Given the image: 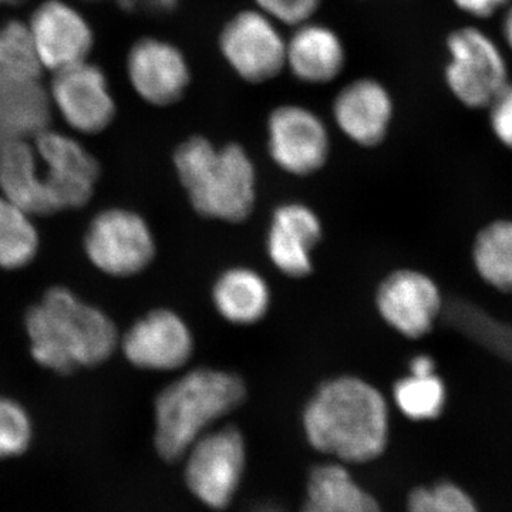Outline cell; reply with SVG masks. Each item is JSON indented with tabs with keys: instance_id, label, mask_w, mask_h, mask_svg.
I'll return each mask as SVG.
<instances>
[{
	"instance_id": "6da1fadb",
	"label": "cell",
	"mask_w": 512,
	"mask_h": 512,
	"mask_svg": "<svg viewBox=\"0 0 512 512\" xmlns=\"http://www.w3.org/2000/svg\"><path fill=\"white\" fill-rule=\"evenodd\" d=\"M30 355L57 375L106 363L120 345L116 323L66 286H52L25 315Z\"/></svg>"
},
{
	"instance_id": "7a4b0ae2",
	"label": "cell",
	"mask_w": 512,
	"mask_h": 512,
	"mask_svg": "<svg viewBox=\"0 0 512 512\" xmlns=\"http://www.w3.org/2000/svg\"><path fill=\"white\" fill-rule=\"evenodd\" d=\"M306 439L345 463H369L389 443V407L372 384L342 376L319 387L303 410Z\"/></svg>"
},
{
	"instance_id": "3957f363",
	"label": "cell",
	"mask_w": 512,
	"mask_h": 512,
	"mask_svg": "<svg viewBox=\"0 0 512 512\" xmlns=\"http://www.w3.org/2000/svg\"><path fill=\"white\" fill-rule=\"evenodd\" d=\"M247 397L235 373L197 369L168 384L154 403V447L167 463L183 460L212 424L238 409Z\"/></svg>"
},
{
	"instance_id": "277c9868",
	"label": "cell",
	"mask_w": 512,
	"mask_h": 512,
	"mask_svg": "<svg viewBox=\"0 0 512 512\" xmlns=\"http://www.w3.org/2000/svg\"><path fill=\"white\" fill-rule=\"evenodd\" d=\"M178 178L192 207L207 218L247 220L255 204V167L238 144L217 148L208 138H188L174 153Z\"/></svg>"
},
{
	"instance_id": "5b68a950",
	"label": "cell",
	"mask_w": 512,
	"mask_h": 512,
	"mask_svg": "<svg viewBox=\"0 0 512 512\" xmlns=\"http://www.w3.org/2000/svg\"><path fill=\"white\" fill-rule=\"evenodd\" d=\"M37 180L53 214L80 210L92 201L100 178L97 158L76 138L47 128L32 140Z\"/></svg>"
},
{
	"instance_id": "8992f818",
	"label": "cell",
	"mask_w": 512,
	"mask_h": 512,
	"mask_svg": "<svg viewBox=\"0 0 512 512\" xmlns=\"http://www.w3.org/2000/svg\"><path fill=\"white\" fill-rule=\"evenodd\" d=\"M448 90L468 109H488L510 83L508 66L497 43L484 30L464 26L447 36Z\"/></svg>"
},
{
	"instance_id": "52a82bcc",
	"label": "cell",
	"mask_w": 512,
	"mask_h": 512,
	"mask_svg": "<svg viewBox=\"0 0 512 512\" xmlns=\"http://www.w3.org/2000/svg\"><path fill=\"white\" fill-rule=\"evenodd\" d=\"M184 458L188 490L212 510H225L244 476L247 447L241 431L232 426L207 431Z\"/></svg>"
},
{
	"instance_id": "ba28073f",
	"label": "cell",
	"mask_w": 512,
	"mask_h": 512,
	"mask_svg": "<svg viewBox=\"0 0 512 512\" xmlns=\"http://www.w3.org/2000/svg\"><path fill=\"white\" fill-rule=\"evenodd\" d=\"M83 248L94 268L114 278L140 274L156 255L150 225L126 208H107L94 215L84 234Z\"/></svg>"
},
{
	"instance_id": "9c48e42d",
	"label": "cell",
	"mask_w": 512,
	"mask_h": 512,
	"mask_svg": "<svg viewBox=\"0 0 512 512\" xmlns=\"http://www.w3.org/2000/svg\"><path fill=\"white\" fill-rule=\"evenodd\" d=\"M274 22L261 10H242L222 29V56L245 82H268L286 66V40Z\"/></svg>"
},
{
	"instance_id": "30bf717a",
	"label": "cell",
	"mask_w": 512,
	"mask_h": 512,
	"mask_svg": "<svg viewBox=\"0 0 512 512\" xmlns=\"http://www.w3.org/2000/svg\"><path fill=\"white\" fill-rule=\"evenodd\" d=\"M49 96L52 106L77 133L99 134L116 117L106 74L87 60L55 73Z\"/></svg>"
},
{
	"instance_id": "8fae6325",
	"label": "cell",
	"mask_w": 512,
	"mask_h": 512,
	"mask_svg": "<svg viewBox=\"0 0 512 512\" xmlns=\"http://www.w3.org/2000/svg\"><path fill=\"white\" fill-rule=\"evenodd\" d=\"M268 147L272 160L286 173L309 175L328 160V128L306 107L285 104L269 116Z\"/></svg>"
},
{
	"instance_id": "7c38bea8",
	"label": "cell",
	"mask_w": 512,
	"mask_h": 512,
	"mask_svg": "<svg viewBox=\"0 0 512 512\" xmlns=\"http://www.w3.org/2000/svg\"><path fill=\"white\" fill-rule=\"evenodd\" d=\"M30 35L43 69L53 73L86 62L94 33L79 10L63 0H46L30 16Z\"/></svg>"
},
{
	"instance_id": "4fadbf2b",
	"label": "cell",
	"mask_w": 512,
	"mask_h": 512,
	"mask_svg": "<svg viewBox=\"0 0 512 512\" xmlns=\"http://www.w3.org/2000/svg\"><path fill=\"white\" fill-rule=\"evenodd\" d=\"M376 302L384 322L410 339L430 333L443 308L436 282L413 269L387 276L377 291Z\"/></svg>"
},
{
	"instance_id": "5bb4252c",
	"label": "cell",
	"mask_w": 512,
	"mask_h": 512,
	"mask_svg": "<svg viewBox=\"0 0 512 512\" xmlns=\"http://www.w3.org/2000/svg\"><path fill=\"white\" fill-rule=\"evenodd\" d=\"M120 345L131 365L154 372L180 369L194 352L187 323L168 309H156L138 319Z\"/></svg>"
},
{
	"instance_id": "9a60e30c",
	"label": "cell",
	"mask_w": 512,
	"mask_h": 512,
	"mask_svg": "<svg viewBox=\"0 0 512 512\" xmlns=\"http://www.w3.org/2000/svg\"><path fill=\"white\" fill-rule=\"evenodd\" d=\"M127 76L134 92L146 103L171 106L183 99L191 82L184 53L173 43L143 37L127 56Z\"/></svg>"
},
{
	"instance_id": "2e32d148",
	"label": "cell",
	"mask_w": 512,
	"mask_h": 512,
	"mask_svg": "<svg viewBox=\"0 0 512 512\" xmlns=\"http://www.w3.org/2000/svg\"><path fill=\"white\" fill-rule=\"evenodd\" d=\"M393 99L382 83L357 79L340 90L333 103V117L346 137L359 146L375 147L389 133Z\"/></svg>"
},
{
	"instance_id": "e0dca14e",
	"label": "cell",
	"mask_w": 512,
	"mask_h": 512,
	"mask_svg": "<svg viewBox=\"0 0 512 512\" xmlns=\"http://www.w3.org/2000/svg\"><path fill=\"white\" fill-rule=\"evenodd\" d=\"M322 237L318 215L302 204H285L275 211L268 234V254L282 274H311L312 251Z\"/></svg>"
},
{
	"instance_id": "ac0fdd59",
	"label": "cell",
	"mask_w": 512,
	"mask_h": 512,
	"mask_svg": "<svg viewBox=\"0 0 512 512\" xmlns=\"http://www.w3.org/2000/svg\"><path fill=\"white\" fill-rule=\"evenodd\" d=\"M52 100L39 79L0 74V148L50 128Z\"/></svg>"
},
{
	"instance_id": "d6986e66",
	"label": "cell",
	"mask_w": 512,
	"mask_h": 512,
	"mask_svg": "<svg viewBox=\"0 0 512 512\" xmlns=\"http://www.w3.org/2000/svg\"><path fill=\"white\" fill-rule=\"evenodd\" d=\"M346 50L335 30L319 23H303L286 42V66L308 84L333 82L345 69Z\"/></svg>"
},
{
	"instance_id": "ffe728a7",
	"label": "cell",
	"mask_w": 512,
	"mask_h": 512,
	"mask_svg": "<svg viewBox=\"0 0 512 512\" xmlns=\"http://www.w3.org/2000/svg\"><path fill=\"white\" fill-rule=\"evenodd\" d=\"M301 512H383L342 464H320L309 474Z\"/></svg>"
},
{
	"instance_id": "44dd1931",
	"label": "cell",
	"mask_w": 512,
	"mask_h": 512,
	"mask_svg": "<svg viewBox=\"0 0 512 512\" xmlns=\"http://www.w3.org/2000/svg\"><path fill=\"white\" fill-rule=\"evenodd\" d=\"M215 309L235 325H252L264 318L271 303L268 284L258 272L234 268L224 272L212 291Z\"/></svg>"
},
{
	"instance_id": "7402d4cb",
	"label": "cell",
	"mask_w": 512,
	"mask_h": 512,
	"mask_svg": "<svg viewBox=\"0 0 512 512\" xmlns=\"http://www.w3.org/2000/svg\"><path fill=\"white\" fill-rule=\"evenodd\" d=\"M0 192L32 217L52 215L37 180L32 141H16L0 148Z\"/></svg>"
},
{
	"instance_id": "603a6c76",
	"label": "cell",
	"mask_w": 512,
	"mask_h": 512,
	"mask_svg": "<svg viewBox=\"0 0 512 512\" xmlns=\"http://www.w3.org/2000/svg\"><path fill=\"white\" fill-rule=\"evenodd\" d=\"M473 264L485 284L512 293V221H494L478 232Z\"/></svg>"
},
{
	"instance_id": "cb8c5ba5",
	"label": "cell",
	"mask_w": 512,
	"mask_h": 512,
	"mask_svg": "<svg viewBox=\"0 0 512 512\" xmlns=\"http://www.w3.org/2000/svg\"><path fill=\"white\" fill-rule=\"evenodd\" d=\"M40 237L32 215L0 194V269L19 271L35 261Z\"/></svg>"
},
{
	"instance_id": "d4e9b609",
	"label": "cell",
	"mask_w": 512,
	"mask_h": 512,
	"mask_svg": "<svg viewBox=\"0 0 512 512\" xmlns=\"http://www.w3.org/2000/svg\"><path fill=\"white\" fill-rule=\"evenodd\" d=\"M393 399L397 409L407 419L413 421L436 420L446 407V386L437 373L427 376L410 373L394 386Z\"/></svg>"
},
{
	"instance_id": "484cf974",
	"label": "cell",
	"mask_w": 512,
	"mask_h": 512,
	"mask_svg": "<svg viewBox=\"0 0 512 512\" xmlns=\"http://www.w3.org/2000/svg\"><path fill=\"white\" fill-rule=\"evenodd\" d=\"M42 70L29 26L9 20L0 28V74L39 79Z\"/></svg>"
},
{
	"instance_id": "4316f807",
	"label": "cell",
	"mask_w": 512,
	"mask_h": 512,
	"mask_svg": "<svg viewBox=\"0 0 512 512\" xmlns=\"http://www.w3.org/2000/svg\"><path fill=\"white\" fill-rule=\"evenodd\" d=\"M35 440L29 410L13 397L0 396V461L28 453Z\"/></svg>"
},
{
	"instance_id": "83f0119b",
	"label": "cell",
	"mask_w": 512,
	"mask_h": 512,
	"mask_svg": "<svg viewBox=\"0 0 512 512\" xmlns=\"http://www.w3.org/2000/svg\"><path fill=\"white\" fill-rule=\"evenodd\" d=\"M407 512H478L476 501L460 485L441 481L412 491Z\"/></svg>"
},
{
	"instance_id": "f1b7e54d",
	"label": "cell",
	"mask_w": 512,
	"mask_h": 512,
	"mask_svg": "<svg viewBox=\"0 0 512 512\" xmlns=\"http://www.w3.org/2000/svg\"><path fill=\"white\" fill-rule=\"evenodd\" d=\"M259 10L275 22L298 26L308 23L322 0H255Z\"/></svg>"
},
{
	"instance_id": "f546056e",
	"label": "cell",
	"mask_w": 512,
	"mask_h": 512,
	"mask_svg": "<svg viewBox=\"0 0 512 512\" xmlns=\"http://www.w3.org/2000/svg\"><path fill=\"white\" fill-rule=\"evenodd\" d=\"M488 119L495 138L512 151V83L497 94L488 106Z\"/></svg>"
},
{
	"instance_id": "4dcf8cb0",
	"label": "cell",
	"mask_w": 512,
	"mask_h": 512,
	"mask_svg": "<svg viewBox=\"0 0 512 512\" xmlns=\"http://www.w3.org/2000/svg\"><path fill=\"white\" fill-rule=\"evenodd\" d=\"M461 12L477 19L493 18L495 13L507 8L511 0H453Z\"/></svg>"
},
{
	"instance_id": "1f68e13d",
	"label": "cell",
	"mask_w": 512,
	"mask_h": 512,
	"mask_svg": "<svg viewBox=\"0 0 512 512\" xmlns=\"http://www.w3.org/2000/svg\"><path fill=\"white\" fill-rule=\"evenodd\" d=\"M410 373L417 376L433 375V373H436V363L430 356H416L410 362Z\"/></svg>"
},
{
	"instance_id": "d6a6232c",
	"label": "cell",
	"mask_w": 512,
	"mask_h": 512,
	"mask_svg": "<svg viewBox=\"0 0 512 512\" xmlns=\"http://www.w3.org/2000/svg\"><path fill=\"white\" fill-rule=\"evenodd\" d=\"M177 5L178 0H144V8L150 9L151 12H173Z\"/></svg>"
},
{
	"instance_id": "836d02e7",
	"label": "cell",
	"mask_w": 512,
	"mask_h": 512,
	"mask_svg": "<svg viewBox=\"0 0 512 512\" xmlns=\"http://www.w3.org/2000/svg\"><path fill=\"white\" fill-rule=\"evenodd\" d=\"M501 30H503L505 43L512 50V2L505 8Z\"/></svg>"
},
{
	"instance_id": "e575fe53",
	"label": "cell",
	"mask_w": 512,
	"mask_h": 512,
	"mask_svg": "<svg viewBox=\"0 0 512 512\" xmlns=\"http://www.w3.org/2000/svg\"><path fill=\"white\" fill-rule=\"evenodd\" d=\"M124 12H134L138 8H144V0H116Z\"/></svg>"
},
{
	"instance_id": "d590c367",
	"label": "cell",
	"mask_w": 512,
	"mask_h": 512,
	"mask_svg": "<svg viewBox=\"0 0 512 512\" xmlns=\"http://www.w3.org/2000/svg\"><path fill=\"white\" fill-rule=\"evenodd\" d=\"M23 2L26 0H0V6H16Z\"/></svg>"
}]
</instances>
